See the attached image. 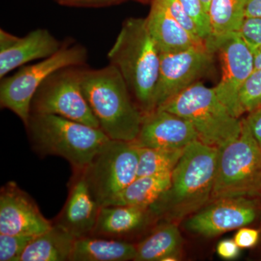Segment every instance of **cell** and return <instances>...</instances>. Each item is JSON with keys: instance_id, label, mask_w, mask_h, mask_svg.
Returning a JSON list of instances; mask_svg holds the SVG:
<instances>
[{"instance_id": "6da1fadb", "label": "cell", "mask_w": 261, "mask_h": 261, "mask_svg": "<svg viewBox=\"0 0 261 261\" xmlns=\"http://www.w3.org/2000/svg\"><path fill=\"white\" fill-rule=\"evenodd\" d=\"M218 148L196 141L171 173V185L152 205L157 220L177 222L212 201Z\"/></svg>"}, {"instance_id": "7a4b0ae2", "label": "cell", "mask_w": 261, "mask_h": 261, "mask_svg": "<svg viewBox=\"0 0 261 261\" xmlns=\"http://www.w3.org/2000/svg\"><path fill=\"white\" fill-rule=\"evenodd\" d=\"M108 58L121 73L144 116L155 111L161 51L149 32L146 18L132 17L123 21Z\"/></svg>"}, {"instance_id": "3957f363", "label": "cell", "mask_w": 261, "mask_h": 261, "mask_svg": "<svg viewBox=\"0 0 261 261\" xmlns=\"http://www.w3.org/2000/svg\"><path fill=\"white\" fill-rule=\"evenodd\" d=\"M81 85L99 128L113 140L134 142L140 134L144 115L114 65L99 69L83 65Z\"/></svg>"}, {"instance_id": "277c9868", "label": "cell", "mask_w": 261, "mask_h": 261, "mask_svg": "<svg viewBox=\"0 0 261 261\" xmlns=\"http://www.w3.org/2000/svg\"><path fill=\"white\" fill-rule=\"evenodd\" d=\"M25 126L38 154L63 158L73 171L85 169L111 140L100 128L56 115L31 113Z\"/></svg>"}, {"instance_id": "5b68a950", "label": "cell", "mask_w": 261, "mask_h": 261, "mask_svg": "<svg viewBox=\"0 0 261 261\" xmlns=\"http://www.w3.org/2000/svg\"><path fill=\"white\" fill-rule=\"evenodd\" d=\"M158 109L175 113L190 121L199 141L216 148L238 138L241 133L242 119L233 116L214 89L206 87L201 81Z\"/></svg>"}, {"instance_id": "8992f818", "label": "cell", "mask_w": 261, "mask_h": 261, "mask_svg": "<svg viewBox=\"0 0 261 261\" xmlns=\"http://www.w3.org/2000/svg\"><path fill=\"white\" fill-rule=\"evenodd\" d=\"M238 138L218 148L212 200L261 195V147L246 121Z\"/></svg>"}, {"instance_id": "52a82bcc", "label": "cell", "mask_w": 261, "mask_h": 261, "mask_svg": "<svg viewBox=\"0 0 261 261\" xmlns=\"http://www.w3.org/2000/svg\"><path fill=\"white\" fill-rule=\"evenodd\" d=\"M87 48L73 40H65L59 51L35 64L23 65L10 76L2 79L0 106L15 113L27 126L31 116V103L41 84L61 68L85 65Z\"/></svg>"}, {"instance_id": "ba28073f", "label": "cell", "mask_w": 261, "mask_h": 261, "mask_svg": "<svg viewBox=\"0 0 261 261\" xmlns=\"http://www.w3.org/2000/svg\"><path fill=\"white\" fill-rule=\"evenodd\" d=\"M139 155L135 142L110 140L84 170L89 190L101 207L109 205L137 177Z\"/></svg>"}, {"instance_id": "9c48e42d", "label": "cell", "mask_w": 261, "mask_h": 261, "mask_svg": "<svg viewBox=\"0 0 261 261\" xmlns=\"http://www.w3.org/2000/svg\"><path fill=\"white\" fill-rule=\"evenodd\" d=\"M82 66L61 68L49 75L34 94L31 113L56 115L100 128L82 91Z\"/></svg>"}, {"instance_id": "30bf717a", "label": "cell", "mask_w": 261, "mask_h": 261, "mask_svg": "<svg viewBox=\"0 0 261 261\" xmlns=\"http://www.w3.org/2000/svg\"><path fill=\"white\" fill-rule=\"evenodd\" d=\"M207 48L219 58L221 76L214 87L218 97L233 116L240 118L244 114L239 94L244 82L255 70V54L240 33L206 43Z\"/></svg>"}, {"instance_id": "8fae6325", "label": "cell", "mask_w": 261, "mask_h": 261, "mask_svg": "<svg viewBox=\"0 0 261 261\" xmlns=\"http://www.w3.org/2000/svg\"><path fill=\"white\" fill-rule=\"evenodd\" d=\"M215 53L206 44L173 53H161L156 109L208 75Z\"/></svg>"}, {"instance_id": "7c38bea8", "label": "cell", "mask_w": 261, "mask_h": 261, "mask_svg": "<svg viewBox=\"0 0 261 261\" xmlns=\"http://www.w3.org/2000/svg\"><path fill=\"white\" fill-rule=\"evenodd\" d=\"M258 207L252 198L233 197L211 201L185 221L187 231L211 238L246 226L257 219Z\"/></svg>"}, {"instance_id": "4fadbf2b", "label": "cell", "mask_w": 261, "mask_h": 261, "mask_svg": "<svg viewBox=\"0 0 261 261\" xmlns=\"http://www.w3.org/2000/svg\"><path fill=\"white\" fill-rule=\"evenodd\" d=\"M37 204L16 182L5 184L0 190V233L36 237L53 226Z\"/></svg>"}, {"instance_id": "5bb4252c", "label": "cell", "mask_w": 261, "mask_h": 261, "mask_svg": "<svg viewBox=\"0 0 261 261\" xmlns=\"http://www.w3.org/2000/svg\"><path fill=\"white\" fill-rule=\"evenodd\" d=\"M63 44L45 29H35L20 37L0 29V79L29 62L53 56Z\"/></svg>"}, {"instance_id": "9a60e30c", "label": "cell", "mask_w": 261, "mask_h": 261, "mask_svg": "<svg viewBox=\"0 0 261 261\" xmlns=\"http://www.w3.org/2000/svg\"><path fill=\"white\" fill-rule=\"evenodd\" d=\"M198 140L190 121L175 113L157 109L144 116L140 134L134 142L139 147L185 149Z\"/></svg>"}, {"instance_id": "2e32d148", "label": "cell", "mask_w": 261, "mask_h": 261, "mask_svg": "<svg viewBox=\"0 0 261 261\" xmlns=\"http://www.w3.org/2000/svg\"><path fill=\"white\" fill-rule=\"evenodd\" d=\"M84 170H73L68 184V198L53 222L75 239L92 235L101 208L89 190Z\"/></svg>"}, {"instance_id": "e0dca14e", "label": "cell", "mask_w": 261, "mask_h": 261, "mask_svg": "<svg viewBox=\"0 0 261 261\" xmlns=\"http://www.w3.org/2000/svg\"><path fill=\"white\" fill-rule=\"evenodd\" d=\"M157 221L150 208L126 205L102 206L91 236L124 240Z\"/></svg>"}, {"instance_id": "ac0fdd59", "label": "cell", "mask_w": 261, "mask_h": 261, "mask_svg": "<svg viewBox=\"0 0 261 261\" xmlns=\"http://www.w3.org/2000/svg\"><path fill=\"white\" fill-rule=\"evenodd\" d=\"M150 4L146 20L149 32L161 53H173L205 44L178 23L159 0H152Z\"/></svg>"}, {"instance_id": "d6986e66", "label": "cell", "mask_w": 261, "mask_h": 261, "mask_svg": "<svg viewBox=\"0 0 261 261\" xmlns=\"http://www.w3.org/2000/svg\"><path fill=\"white\" fill-rule=\"evenodd\" d=\"M183 238L177 225L166 221L152 230L136 245L135 261L178 260L181 256Z\"/></svg>"}, {"instance_id": "ffe728a7", "label": "cell", "mask_w": 261, "mask_h": 261, "mask_svg": "<svg viewBox=\"0 0 261 261\" xmlns=\"http://www.w3.org/2000/svg\"><path fill=\"white\" fill-rule=\"evenodd\" d=\"M75 238L64 228L53 226L29 243L19 261H69Z\"/></svg>"}, {"instance_id": "44dd1931", "label": "cell", "mask_w": 261, "mask_h": 261, "mask_svg": "<svg viewBox=\"0 0 261 261\" xmlns=\"http://www.w3.org/2000/svg\"><path fill=\"white\" fill-rule=\"evenodd\" d=\"M135 244L124 240L87 236L75 239L70 261L135 260Z\"/></svg>"}, {"instance_id": "7402d4cb", "label": "cell", "mask_w": 261, "mask_h": 261, "mask_svg": "<svg viewBox=\"0 0 261 261\" xmlns=\"http://www.w3.org/2000/svg\"><path fill=\"white\" fill-rule=\"evenodd\" d=\"M171 174L137 177L108 205L149 207L171 185Z\"/></svg>"}, {"instance_id": "603a6c76", "label": "cell", "mask_w": 261, "mask_h": 261, "mask_svg": "<svg viewBox=\"0 0 261 261\" xmlns=\"http://www.w3.org/2000/svg\"><path fill=\"white\" fill-rule=\"evenodd\" d=\"M248 0H211L207 10L211 37L208 40L240 32Z\"/></svg>"}, {"instance_id": "cb8c5ba5", "label": "cell", "mask_w": 261, "mask_h": 261, "mask_svg": "<svg viewBox=\"0 0 261 261\" xmlns=\"http://www.w3.org/2000/svg\"><path fill=\"white\" fill-rule=\"evenodd\" d=\"M185 149L140 147L137 177L171 174Z\"/></svg>"}, {"instance_id": "d4e9b609", "label": "cell", "mask_w": 261, "mask_h": 261, "mask_svg": "<svg viewBox=\"0 0 261 261\" xmlns=\"http://www.w3.org/2000/svg\"><path fill=\"white\" fill-rule=\"evenodd\" d=\"M239 100L244 113H251L261 107V68L254 70L244 82Z\"/></svg>"}, {"instance_id": "484cf974", "label": "cell", "mask_w": 261, "mask_h": 261, "mask_svg": "<svg viewBox=\"0 0 261 261\" xmlns=\"http://www.w3.org/2000/svg\"><path fill=\"white\" fill-rule=\"evenodd\" d=\"M34 236L0 233V261H19Z\"/></svg>"}, {"instance_id": "4316f807", "label": "cell", "mask_w": 261, "mask_h": 261, "mask_svg": "<svg viewBox=\"0 0 261 261\" xmlns=\"http://www.w3.org/2000/svg\"><path fill=\"white\" fill-rule=\"evenodd\" d=\"M198 28L200 37L206 42L211 37L208 16L201 0H179Z\"/></svg>"}, {"instance_id": "83f0119b", "label": "cell", "mask_w": 261, "mask_h": 261, "mask_svg": "<svg viewBox=\"0 0 261 261\" xmlns=\"http://www.w3.org/2000/svg\"><path fill=\"white\" fill-rule=\"evenodd\" d=\"M159 1L168 10L170 15L178 23L181 24L184 28L188 31L192 35L195 36V37L202 39L197 25H196L192 17L188 14L186 10L185 9L179 0H159Z\"/></svg>"}, {"instance_id": "f1b7e54d", "label": "cell", "mask_w": 261, "mask_h": 261, "mask_svg": "<svg viewBox=\"0 0 261 261\" xmlns=\"http://www.w3.org/2000/svg\"><path fill=\"white\" fill-rule=\"evenodd\" d=\"M245 42L255 51L261 48V17H249L244 20L240 32Z\"/></svg>"}, {"instance_id": "f546056e", "label": "cell", "mask_w": 261, "mask_h": 261, "mask_svg": "<svg viewBox=\"0 0 261 261\" xmlns=\"http://www.w3.org/2000/svg\"><path fill=\"white\" fill-rule=\"evenodd\" d=\"M61 6L70 8H99L114 6L128 0H55Z\"/></svg>"}, {"instance_id": "4dcf8cb0", "label": "cell", "mask_w": 261, "mask_h": 261, "mask_svg": "<svg viewBox=\"0 0 261 261\" xmlns=\"http://www.w3.org/2000/svg\"><path fill=\"white\" fill-rule=\"evenodd\" d=\"M260 239V231L255 228H246L244 226L239 228L233 240L240 248H251L255 247Z\"/></svg>"}, {"instance_id": "1f68e13d", "label": "cell", "mask_w": 261, "mask_h": 261, "mask_svg": "<svg viewBox=\"0 0 261 261\" xmlns=\"http://www.w3.org/2000/svg\"><path fill=\"white\" fill-rule=\"evenodd\" d=\"M240 247L237 245L234 240L226 239L218 243L216 251L218 255L224 260H233L239 256Z\"/></svg>"}, {"instance_id": "d6a6232c", "label": "cell", "mask_w": 261, "mask_h": 261, "mask_svg": "<svg viewBox=\"0 0 261 261\" xmlns=\"http://www.w3.org/2000/svg\"><path fill=\"white\" fill-rule=\"evenodd\" d=\"M246 121L252 135L261 147V107L248 113Z\"/></svg>"}, {"instance_id": "836d02e7", "label": "cell", "mask_w": 261, "mask_h": 261, "mask_svg": "<svg viewBox=\"0 0 261 261\" xmlns=\"http://www.w3.org/2000/svg\"><path fill=\"white\" fill-rule=\"evenodd\" d=\"M261 17V0H248L245 9V18Z\"/></svg>"}, {"instance_id": "e575fe53", "label": "cell", "mask_w": 261, "mask_h": 261, "mask_svg": "<svg viewBox=\"0 0 261 261\" xmlns=\"http://www.w3.org/2000/svg\"><path fill=\"white\" fill-rule=\"evenodd\" d=\"M255 54V69L261 68V48L254 51Z\"/></svg>"}, {"instance_id": "d590c367", "label": "cell", "mask_w": 261, "mask_h": 261, "mask_svg": "<svg viewBox=\"0 0 261 261\" xmlns=\"http://www.w3.org/2000/svg\"><path fill=\"white\" fill-rule=\"evenodd\" d=\"M202 5H203L204 9H205L206 13L207 14V10H208L209 6L211 3V0H201Z\"/></svg>"}, {"instance_id": "8d00e7d4", "label": "cell", "mask_w": 261, "mask_h": 261, "mask_svg": "<svg viewBox=\"0 0 261 261\" xmlns=\"http://www.w3.org/2000/svg\"><path fill=\"white\" fill-rule=\"evenodd\" d=\"M136 1L142 3V4H148V3H151L152 0H136Z\"/></svg>"}, {"instance_id": "74e56055", "label": "cell", "mask_w": 261, "mask_h": 261, "mask_svg": "<svg viewBox=\"0 0 261 261\" xmlns=\"http://www.w3.org/2000/svg\"><path fill=\"white\" fill-rule=\"evenodd\" d=\"M260 198L261 199V195H260Z\"/></svg>"}]
</instances>
